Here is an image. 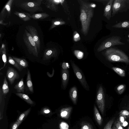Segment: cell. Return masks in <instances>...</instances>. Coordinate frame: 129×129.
<instances>
[{"mask_svg": "<svg viewBox=\"0 0 129 129\" xmlns=\"http://www.w3.org/2000/svg\"><path fill=\"white\" fill-rule=\"evenodd\" d=\"M128 1H129V0H128Z\"/></svg>", "mask_w": 129, "mask_h": 129, "instance_id": "50", "label": "cell"}, {"mask_svg": "<svg viewBox=\"0 0 129 129\" xmlns=\"http://www.w3.org/2000/svg\"><path fill=\"white\" fill-rule=\"evenodd\" d=\"M104 55L107 59L110 61L129 63V57L124 52L118 49L110 47L106 50Z\"/></svg>", "mask_w": 129, "mask_h": 129, "instance_id": "2", "label": "cell"}, {"mask_svg": "<svg viewBox=\"0 0 129 129\" xmlns=\"http://www.w3.org/2000/svg\"><path fill=\"white\" fill-rule=\"evenodd\" d=\"M120 117L119 118V121L121 125L122 126L123 123L125 121L126 118V117L122 115H120Z\"/></svg>", "mask_w": 129, "mask_h": 129, "instance_id": "39", "label": "cell"}, {"mask_svg": "<svg viewBox=\"0 0 129 129\" xmlns=\"http://www.w3.org/2000/svg\"></svg>", "mask_w": 129, "mask_h": 129, "instance_id": "51", "label": "cell"}, {"mask_svg": "<svg viewBox=\"0 0 129 129\" xmlns=\"http://www.w3.org/2000/svg\"><path fill=\"white\" fill-rule=\"evenodd\" d=\"M31 110V108H29L27 110L24 112L19 116L17 120V121L20 124H21L22 122L28 115L30 112Z\"/></svg>", "mask_w": 129, "mask_h": 129, "instance_id": "27", "label": "cell"}, {"mask_svg": "<svg viewBox=\"0 0 129 129\" xmlns=\"http://www.w3.org/2000/svg\"><path fill=\"white\" fill-rule=\"evenodd\" d=\"M125 88V85L124 84L119 85L117 88V90L118 94H122Z\"/></svg>", "mask_w": 129, "mask_h": 129, "instance_id": "35", "label": "cell"}, {"mask_svg": "<svg viewBox=\"0 0 129 129\" xmlns=\"http://www.w3.org/2000/svg\"><path fill=\"white\" fill-rule=\"evenodd\" d=\"M129 9L128 0H114L112 8V17L119 13L126 12Z\"/></svg>", "mask_w": 129, "mask_h": 129, "instance_id": "6", "label": "cell"}, {"mask_svg": "<svg viewBox=\"0 0 129 129\" xmlns=\"http://www.w3.org/2000/svg\"><path fill=\"white\" fill-rule=\"evenodd\" d=\"M42 0L22 1L16 2L15 5L20 8L30 12L43 11L41 6Z\"/></svg>", "mask_w": 129, "mask_h": 129, "instance_id": "3", "label": "cell"}, {"mask_svg": "<svg viewBox=\"0 0 129 129\" xmlns=\"http://www.w3.org/2000/svg\"><path fill=\"white\" fill-rule=\"evenodd\" d=\"M16 94L17 96L23 100L28 103L30 105H33L34 104L33 101L31 100L28 95L21 93L17 92Z\"/></svg>", "mask_w": 129, "mask_h": 129, "instance_id": "24", "label": "cell"}, {"mask_svg": "<svg viewBox=\"0 0 129 129\" xmlns=\"http://www.w3.org/2000/svg\"><path fill=\"white\" fill-rule=\"evenodd\" d=\"M23 38L29 53L38 57L39 53L36 44L31 35L26 29L25 30Z\"/></svg>", "mask_w": 129, "mask_h": 129, "instance_id": "4", "label": "cell"}, {"mask_svg": "<svg viewBox=\"0 0 129 129\" xmlns=\"http://www.w3.org/2000/svg\"><path fill=\"white\" fill-rule=\"evenodd\" d=\"M115 118H112L106 124L103 129H111L112 126L114 122Z\"/></svg>", "mask_w": 129, "mask_h": 129, "instance_id": "34", "label": "cell"}, {"mask_svg": "<svg viewBox=\"0 0 129 129\" xmlns=\"http://www.w3.org/2000/svg\"><path fill=\"white\" fill-rule=\"evenodd\" d=\"M0 104H1L2 101V96L3 92H2L1 88L0 89Z\"/></svg>", "mask_w": 129, "mask_h": 129, "instance_id": "45", "label": "cell"}, {"mask_svg": "<svg viewBox=\"0 0 129 129\" xmlns=\"http://www.w3.org/2000/svg\"><path fill=\"white\" fill-rule=\"evenodd\" d=\"M14 13L24 21H29L32 18L31 15L30 14L27 13L15 11Z\"/></svg>", "mask_w": 129, "mask_h": 129, "instance_id": "16", "label": "cell"}, {"mask_svg": "<svg viewBox=\"0 0 129 129\" xmlns=\"http://www.w3.org/2000/svg\"><path fill=\"white\" fill-rule=\"evenodd\" d=\"M114 0H109L107 2L104 10V16L108 20L112 17V8Z\"/></svg>", "mask_w": 129, "mask_h": 129, "instance_id": "11", "label": "cell"}, {"mask_svg": "<svg viewBox=\"0 0 129 129\" xmlns=\"http://www.w3.org/2000/svg\"><path fill=\"white\" fill-rule=\"evenodd\" d=\"M127 129H129V126Z\"/></svg>", "mask_w": 129, "mask_h": 129, "instance_id": "49", "label": "cell"}, {"mask_svg": "<svg viewBox=\"0 0 129 129\" xmlns=\"http://www.w3.org/2000/svg\"><path fill=\"white\" fill-rule=\"evenodd\" d=\"M112 70L120 76L124 77L125 76V71L117 67H113Z\"/></svg>", "mask_w": 129, "mask_h": 129, "instance_id": "31", "label": "cell"}, {"mask_svg": "<svg viewBox=\"0 0 129 129\" xmlns=\"http://www.w3.org/2000/svg\"><path fill=\"white\" fill-rule=\"evenodd\" d=\"M79 129H94L90 123L87 122H83L81 124V128Z\"/></svg>", "mask_w": 129, "mask_h": 129, "instance_id": "32", "label": "cell"}, {"mask_svg": "<svg viewBox=\"0 0 129 129\" xmlns=\"http://www.w3.org/2000/svg\"><path fill=\"white\" fill-rule=\"evenodd\" d=\"M2 90L4 94H6L9 92V89L6 76H5L4 82L2 87Z\"/></svg>", "mask_w": 129, "mask_h": 129, "instance_id": "29", "label": "cell"}, {"mask_svg": "<svg viewBox=\"0 0 129 129\" xmlns=\"http://www.w3.org/2000/svg\"><path fill=\"white\" fill-rule=\"evenodd\" d=\"M114 125L116 126V129H123L118 120L115 122Z\"/></svg>", "mask_w": 129, "mask_h": 129, "instance_id": "40", "label": "cell"}, {"mask_svg": "<svg viewBox=\"0 0 129 129\" xmlns=\"http://www.w3.org/2000/svg\"><path fill=\"white\" fill-rule=\"evenodd\" d=\"M116 28H129V21H125L116 23L112 26Z\"/></svg>", "mask_w": 129, "mask_h": 129, "instance_id": "25", "label": "cell"}, {"mask_svg": "<svg viewBox=\"0 0 129 129\" xmlns=\"http://www.w3.org/2000/svg\"><path fill=\"white\" fill-rule=\"evenodd\" d=\"M62 69L64 70L67 69L69 67V65L68 63H67L63 62L62 65Z\"/></svg>", "mask_w": 129, "mask_h": 129, "instance_id": "42", "label": "cell"}, {"mask_svg": "<svg viewBox=\"0 0 129 129\" xmlns=\"http://www.w3.org/2000/svg\"><path fill=\"white\" fill-rule=\"evenodd\" d=\"M14 88L18 93L21 92L23 93H24V86L23 78L15 85Z\"/></svg>", "mask_w": 129, "mask_h": 129, "instance_id": "19", "label": "cell"}, {"mask_svg": "<svg viewBox=\"0 0 129 129\" xmlns=\"http://www.w3.org/2000/svg\"><path fill=\"white\" fill-rule=\"evenodd\" d=\"M26 29L31 35L33 39L36 43L39 53L40 49V42L36 29L31 25H28L25 27Z\"/></svg>", "mask_w": 129, "mask_h": 129, "instance_id": "9", "label": "cell"}, {"mask_svg": "<svg viewBox=\"0 0 129 129\" xmlns=\"http://www.w3.org/2000/svg\"><path fill=\"white\" fill-rule=\"evenodd\" d=\"M57 54V50L55 48L47 49L44 52L43 59L44 60H46L50 59L52 57H56Z\"/></svg>", "mask_w": 129, "mask_h": 129, "instance_id": "13", "label": "cell"}, {"mask_svg": "<svg viewBox=\"0 0 129 129\" xmlns=\"http://www.w3.org/2000/svg\"><path fill=\"white\" fill-rule=\"evenodd\" d=\"M80 5V20L81 23V33L84 35L88 34L91 21L94 13V8L91 3L85 0H78Z\"/></svg>", "mask_w": 129, "mask_h": 129, "instance_id": "1", "label": "cell"}, {"mask_svg": "<svg viewBox=\"0 0 129 129\" xmlns=\"http://www.w3.org/2000/svg\"><path fill=\"white\" fill-rule=\"evenodd\" d=\"M61 74L63 86L64 88L65 89L69 80V72L68 70L62 69Z\"/></svg>", "mask_w": 129, "mask_h": 129, "instance_id": "17", "label": "cell"}, {"mask_svg": "<svg viewBox=\"0 0 129 129\" xmlns=\"http://www.w3.org/2000/svg\"><path fill=\"white\" fill-rule=\"evenodd\" d=\"M70 62L75 74L83 87L86 90H89V86L82 71L74 62L71 60Z\"/></svg>", "mask_w": 129, "mask_h": 129, "instance_id": "7", "label": "cell"}, {"mask_svg": "<svg viewBox=\"0 0 129 129\" xmlns=\"http://www.w3.org/2000/svg\"><path fill=\"white\" fill-rule=\"evenodd\" d=\"M26 83L27 86L29 90L31 92L34 93L33 86L31 79L30 73L28 69L27 70Z\"/></svg>", "mask_w": 129, "mask_h": 129, "instance_id": "22", "label": "cell"}, {"mask_svg": "<svg viewBox=\"0 0 129 129\" xmlns=\"http://www.w3.org/2000/svg\"><path fill=\"white\" fill-rule=\"evenodd\" d=\"M43 112L45 114H48L49 113L50 111L49 109L47 108H44L43 110Z\"/></svg>", "mask_w": 129, "mask_h": 129, "instance_id": "44", "label": "cell"}, {"mask_svg": "<svg viewBox=\"0 0 129 129\" xmlns=\"http://www.w3.org/2000/svg\"><path fill=\"white\" fill-rule=\"evenodd\" d=\"M80 38L79 34L76 31L74 32L73 34V40L75 42H77L79 41Z\"/></svg>", "mask_w": 129, "mask_h": 129, "instance_id": "37", "label": "cell"}, {"mask_svg": "<svg viewBox=\"0 0 129 129\" xmlns=\"http://www.w3.org/2000/svg\"><path fill=\"white\" fill-rule=\"evenodd\" d=\"M13 59L22 68H26L28 66V64L27 61L23 58H20L12 56Z\"/></svg>", "mask_w": 129, "mask_h": 129, "instance_id": "23", "label": "cell"}, {"mask_svg": "<svg viewBox=\"0 0 129 129\" xmlns=\"http://www.w3.org/2000/svg\"><path fill=\"white\" fill-rule=\"evenodd\" d=\"M19 125V123L17 121L12 124L11 129H17Z\"/></svg>", "mask_w": 129, "mask_h": 129, "instance_id": "41", "label": "cell"}, {"mask_svg": "<svg viewBox=\"0 0 129 129\" xmlns=\"http://www.w3.org/2000/svg\"><path fill=\"white\" fill-rule=\"evenodd\" d=\"M60 3V0H47L44 4L47 8L55 12L58 10V5Z\"/></svg>", "mask_w": 129, "mask_h": 129, "instance_id": "12", "label": "cell"}, {"mask_svg": "<svg viewBox=\"0 0 129 129\" xmlns=\"http://www.w3.org/2000/svg\"><path fill=\"white\" fill-rule=\"evenodd\" d=\"M119 115H123L126 117H129V111L125 110L121 111L119 112Z\"/></svg>", "mask_w": 129, "mask_h": 129, "instance_id": "38", "label": "cell"}, {"mask_svg": "<svg viewBox=\"0 0 129 129\" xmlns=\"http://www.w3.org/2000/svg\"><path fill=\"white\" fill-rule=\"evenodd\" d=\"M94 110L95 120L98 124L99 125H101L102 123L103 119L95 105L94 106Z\"/></svg>", "mask_w": 129, "mask_h": 129, "instance_id": "21", "label": "cell"}, {"mask_svg": "<svg viewBox=\"0 0 129 129\" xmlns=\"http://www.w3.org/2000/svg\"><path fill=\"white\" fill-rule=\"evenodd\" d=\"M121 39L119 36H113L106 39L99 46L97 49V52H100L115 45H125L124 43L121 41Z\"/></svg>", "mask_w": 129, "mask_h": 129, "instance_id": "5", "label": "cell"}, {"mask_svg": "<svg viewBox=\"0 0 129 129\" xmlns=\"http://www.w3.org/2000/svg\"><path fill=\"white\" fill-rule=\"evenodd\" d=\"M66 23L62 19L60 18H57L52 20L51 25L49 28V30L52 29L55 27L64 24Z\"/></svg>", "mask_w": 129, "mask_h": 129, "instance_id": "20", "label": "cell"}, {"mask_svg": "<svg viewBox=\"0 0 129 129\" xmlns=\"http://www.w3.org/2000/svg\"><path fill=\"white\" fill-rule=\"evenodd\" d=\"M72 109V107H70L62 109L60 111V116L63 118L68 119L70 116Z\"/></svg>", "mask_w": 129, "mask_h": 129, "instance_id": "15", "label": "cell"}, {"mask_svg": "<svg viewBox=\"0 0 129 129\" xmlns=\"http://www.w3.org/2000/svg\"><path fill=\"white\" fill-rule=\"evenodd\" d=\"M13 0H9L6 3L2 10L1 13V17L4 18L6 15H10L11 8Z\"/></svg>", "mask_w": 129, "mask_h": 129, "instance_id": "14", "label": "cell"}, {"mask_svg": "<svg viewBox=\"0 0 129 129\" xmlns=\"http://www.w3.org/2000/svg\"><path fill=\"white\" fill-rule=\"evenodd\" d=\"M70 96L73 103L76 104L77 98V90L76 87L74 86L71 88L69 91Z\"/></svg>", "mask_w": 129, "mask_h": 129, "instance_id": "18", "label": "cell"}, {"mask_svg": "<svg viewBox=\"0 0 129 129\" xmlns=\"http://www.w3.org/2000/svg\"><path fill=\"white\" fill-rule=\"evenodd\" d=\"M60 129H69V126L67 123L64 122H62L59 124Z\"/></svg>", "mask_w": 129, "mask_h": 129, "instance_id": "36", "label": "cell"}, {"mask_svg": "<svg viewBox=\"0 0 129 129\" xmlns=\"http://www.w3.org/2000/svg\"><path fill=\"white\" fill-rule=\"evenodd\" d=\"M49 15L45 13L34 14L31 15L32 18L36 20L42 19L48 17Z\"/></svg>", "mask_w": 129, "mask_h": 129, "instance_id": "26", "label": "cell"}, {"mask_svg": "<svg viewBox=\"0 0 129 129\" xmlns=\"http://www.w3.org/2000/svg\"><path fill=\"white\" fill-rule=\"evenodd\" d=\"M6 77L11 85L13 84L15 79H18L19 75L17 72L11 67L7 68L6 73Z\"/></svg>", "mask_w": 129, "mask_h": 129, "instance_id": "10", "label": "cell"}, {"mask_svg": "<svg viewBox=\"0 0 129 129\" xmlns=\"http://www.w3.org/2000/svg\"><path fill=\"white\" fill-rule=\"evenodd\" d=\"M8 62L9 63L16 68L19 71H21L22 70L23 68L21 67L18 63L13 59V58L10 56H9L8 57Z\"/></svg>", "mask_w": 129, "mask_h": 129, "instance_id": "28", "label": "cell"}, {"mask_svg": "<svg viewBox=\"0 0 129 129\" xmlns=\"http://www.w3.org/2000/svg\"><path fill=\"white\" fill-rule=\"evenodd\" d=\"M128 39L127 40L128 42H129V34L128 35Z\"/></svg>", "mask_w": 129, "mask_h": 129, "instance_id": "48", "label": "cell"}, {"mask_svg": "<svg viewBox=\"0 0 129 129\" xmlns=\"http://www.w3.org/2000/svg\"><path fill=\"white\" fill-rule=\"evenodd\" d=\"M96 102L99 110L103 115L105 110V103L104 92L102 86L99 87L98 91Z\"/></svg>", "mask_w": 129, "mask_h": 129, "instance_id": "8", "label": "cell"}, {"mask_svg": "<svg viewBox=\"0 0 129 129\" xmlns=\"http://www.w3.org/2000/svg\"><path fill=\"white\" fill-rule=\"evenodd\" d=\"M54 70L53 68V70L52 73L51 74H50V73L48 72H47V75L50 78L52 77L54 75Z\"/></svg>", "mask_w": 129, "mask_h": 129, "instance_id": "43", "label": "cell"}, {"mask_svg": "<svg viewBox=\"0 0 129 129\" xmlns=\"http://www.w3.org/2000/svg\"><path fill=\"white\" fill-rule=\"evenodd\" d=\"M111 129H116V128L115 126L114 125L113 127H112Z\"/></svg>", "mask_w": 129, "mask_h": 129, "instance_id": "47", "label": "cell"}, {"mask_svg": "<svg viewBox=\"0 0 129 129\" xmlns=\"http://www.w3.org/2000/svg\"><path fill=\"white\" fill-rule=\"evenodd\" d=\"M127 122L125 121L123 123V124L122 125V126H125L127 125Z\"/></svg>", "mask_w": 129, "mask_h": 129, "instance_id": "46", "label": "cell"}, {"mask_svg": "<svg viewBox=\"0 0 129 129\" xmlns=\"http://www.w3.org/2000/svg\"><path fill=\"white\" fill-rule=\"evenodd\" d=\"M3 49H2V58L3 61L4 62V64L3 67L0 69V70H1L4 68L7 63L6 49L5 47H3Z\"/></svg>", "mask_w": 129, "mask_h": 129, "instance_id": "30", "label": "cell"}, {"mask_svg": "<svg viewBox=\"0 0 129 129\" xmlns=\"http://www.w3.org/2000/svg\"><path fill=\"white\" fill-rule=\"evenodd\" d=\"M74 53L76 57L79 59H82L84 56V53L81 51L79 50H75Z\"/></svg>", "mask_w": 129, "mask_h": 129, "instance_id": "33", "label": "cell"}]
</instances>
